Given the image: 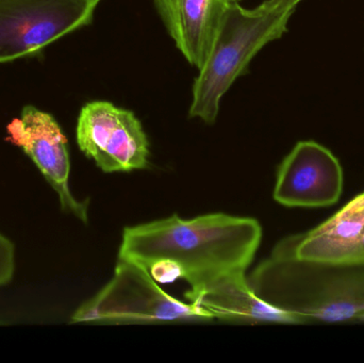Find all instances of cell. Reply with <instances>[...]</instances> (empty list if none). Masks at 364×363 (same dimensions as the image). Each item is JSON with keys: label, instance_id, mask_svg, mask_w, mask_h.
Instances as JSON below:
<instances>
[{"label": "cell", "instance_id": "1", "mask_svg": "<svg viewBox=\"0 0 364 363\" xmlns=\"http://www.w3.org/2000/svg\"><path fill=\"white\" fill-rule=\"evenodd\" d=\"M262 240L257 220L212 213L194 219L174 215L124 229L119 257L149 268L170 262L191 286L186 296L199 293L220 279L245 274Z\"/></svg>", "mask_w": 364, "mask_h": 363}, {"label": "cell", "instance_id": "2", "mask_svg": "<svg viewBox=\"0 0 364 363\" xmlns=\"http://www.w3.org/2000/svg\"><path fill=\"white\" fill-rule=\"evenodd\" d=\"M247 281L263 302L303 324L363 321V264H316L271 253Z\"/></svg>", "mask_w": 364, "mask_h": 363}, {"label": "cell", "instance_id": "3", "mask_svg": "<svg viewBox=\"0 0 364 363\" xmlns=\"http://www.w3.org/2000/svg\"><path fill=\"white\" fill-rule=\"evenodd\" d=\"M297 4L295 0H264L245 9L237 1L228 2L209 55L193 83L190 117L215 123L225 94L263 47L286 33Z\"/></svg>", "mask_w": 364, "mask_h": 363}, {"label": "cell", "instance_id": "4", "mask_svg": "<svg viewBox=\"0 0 364 363\" xmlns=\"http://www.w3.org/2000/svg\"><path fill=\"white\" fill-rule=\"evenodd\" d=\"M212 319L201 307L186 304L164 292L142 264L119 257L113 278L75 311L72 322L126 324Z\"/></svg>", "mask_w": 364, "mask_h": 363}, {"label": "cell", "instance_id": "5", "mask_svg": "<svg viewBox=\"0 0 364 363\" xmlns=\"http://www.w3.org/2000/svg\"><path fill=\"white\" fill-rule=\"evenodd\" d=\"M102 0H0V63L34 55L90 25Z\"/></svg>", "mask_w": 364, "mask_h": 363}, {"label": "cell", "instance_id": "6", "mask_svg": "<svg viewBox=\"0 0 364 363\" xmlns=\"http://www.w3.org/2000/svg\"><path fill=\"white\" fill-rule=\"evenodd\" d=\"M80 151L105 173L130 172L149 166V143L132 111L106 100L87 102L76 129Z\"/></svg>", "mask_w": 364, "mask_h": 363}, {"label": "cell", "instance_id": "7", "mask_svg": "<svg viewBox=\"0 0 364 363\" xmlns=\"http://www.w3.org/2000/svg\"><path fill=\"white\" fill-rule=\"evenodd\" d=\"M6 140L21 148L36 164L59 198L64 212L89 222V200H79L70 189V159L68 139L55 117L26 106L6 126Z\"/></svg>", "mask_w": 364, "mask_h": 363}, {"label": "cell", "instance_id": "8", "mask_svg": "<svg viewBox=\"0 0 364 363\" xmlns=\"http://www.w3.org/2000/svg\"><path fill=\"white\" fill-rule=\"evenodd\" d=\"M343 188V168L333 151L301 141L278 166L273 197L289 208H325L339 202Z\"/></svg>", "mask_w": 364, "mask_h": 363}, {"label": "cell", "instance_id": "9", "mask_svg": "<svg viewBox=\"0 0 364 363\" xmlns=\"http://www.w3.org/2000/svg\"><path fill=\"white\" fill-rule=\"evenodd\" d=\"M363 232L364 191L316 227L282 239L272 253L316 264H355Z\"/></svg>", "mask_w": 364, "mask_h": 363}, {"label": "cell", "instance_id": "10", "mask_svg": "<svg viewBox=\"0 0 364 363\" xmlns=\"http://www.w3.org/2000/svg\"><path fill=\"white\" fill-rule=\"evenodd\" d=\"M177 48L200 70L230 0H153Z\"/></svg>", "mask_w": 364, "mask_h": 363}, {"label": "cell", "instance_id": "11", "mask_svg": "<svg viewBox=\"0 0 364 363\" xmlns=\"http://www.w3.org/2000/svg\"><path fill=\"white\" fill-rule=\"evenodd\" d=\"M186 300L213 319L242 323L303 324L296 315L274 308L255 294L245 274L225 277Z\"/></svg>", "mask_w": 364, "mask_h": 363}, {"label": "cell", "instance_id": "12", "mask_svg": "<svg viewBox=\"0 0 364 363\" xmlns=\"http://www.w3.org/2000/svg\"><path fill=\"white\" fill-rule=\"evenodd\" d=\"M16 269L15 245L8 237L0 232V288L12 281Z\"/></svg>", "mask_w": 364, "mask_h": 363}, {"label": "cell", "instance_id": "13", "mask_svg": "<svg viewBox=\"0 0 364 363\" xmlns=\"http://www.w3.org/2000/svg\"><path fill=\"white\" fill-rule=\"evenodd\" d=\"M355 264H364V232L357 246L356 255H355Z\"/></svg>", "mask_w": 364, "mask_h": 363}, {"label": "cell", "instance_id": "14", "mask_svg": "<svg viewBox=\"0 0 364 363\" xmlns=\"http://www.w3.org/2000/svg\"><path fill=\"white\" fill-rule=\"evenodd\" d=\"M295 1H296V2H297V4H299V2H301V0H295Z\"/></svg>", "mask_w": 364, "mask_h": 363}, {"label": "cell", "instance_id": "15", "mask_svg": "<svg viewBox=\"0 0 364 363\" xmlns=\"http://www.w3.org/2000/svg\"><path fill=\"white\" fill-rule=\"evenodd\" d=\"M232 1H239V0H232Z\"/></svg>", "mask_w": 364, "mask_h": 363}, {"label": "cell", "instance_id": "16", "mask_svg": "<svg viewBox=\"0 0 364 363\" xmlns=\"http://www.w3.org/2000/svg\"><path fill=\"white\" fill-rule=\"evenodd\" d=\"M363 321H364V319H363Z\"/></svg>", "mask_w": 364, "mask_h": 363}]
</instances>
